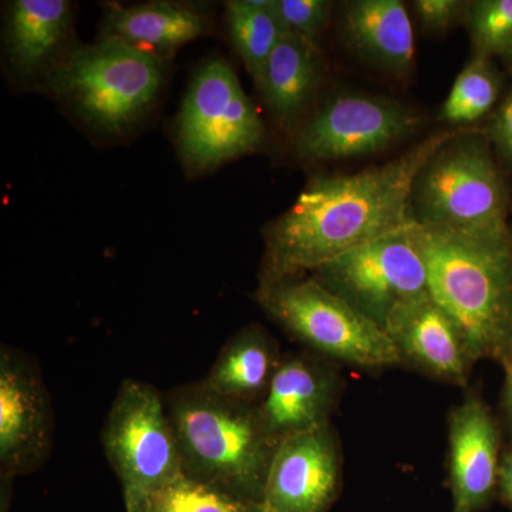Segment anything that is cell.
I'll return each instance as SVG.
<instances>
[{"label": "cell", "instance_id": "obj_6", "mask_svg": "<svg viewBox=\"0 0 512 512\" xmlns=\"http://www.w3.org/2000/svg\"><path fill=\"white\" fill-rule=\"evenodd\" d=\"M163 76V60L103 37L73 50L50 74L49 86L90 126L121 133L150 109Z\"/></svg>", "mask_w": 512, "mask_h": 512}, {"label": "cell", "instance_id": "obj_2", "mask_svg": "<svg viewBox=\"0 0 512 512\" xmlns=\"http://www.w3.org/2000/svg\"><path fill=\"white\" fill-rule=\"evenodd\" d=\"M427 269L431 299L457 323L478 362L512 352V237L410 229Z\"/></svg>", "mask_w": 512, "mask_h": 512}, {"label": "cell", "instance_id": "obj_4", "mask_svg": "<svg viewBox=\"0 0 512 512\" xmlns=\"http://www.w3.org/2000/svg\"><path fill=\"white\" fill-rule=\"evenodd\" d=\"M412 207L421 227L484 238H510L508 197L487 143L453 137L414 181Z\"/></svg>", "mask_w": 512, "mask_h": 512}, {"label": "cell", "instance_id": "obj_19", "mask_svg": "<svg viewBox=\"0 0 512 512\" xmlns=\"http://www.w3.org/2000/svg\"><path fill=\"white\" fill-rule=\"evenodd\" d=\"M320 77L318 46L288 30L266 62L256 86L272 113L291 119L311 101Z\"/></svg>", "mask_w": 512, "mask_h": 512}, {"label": "cell", "instance_id": "obj_7", "mask_svg": "<svg viewBox=\"0 0 512 512\" xmlns=\"http://www.w3.org/2000/svg\"><path fill=\"white\" fill-rule=\"evenodd\" d=\"M101 443L119 478L127 512H140L154 494L184 474L164 394L147 382L121 383L104 421Z\"/></svg>", "mask_w": 512, "mask_h": 512}, {"label": "cell", "instance_id": "obj_8", "mask_svg": "<svg viewBox=\"0 0 512 512\" xmlns=\"http://www.w3.org/2000/svg\"><path fill=\"white\" fill-rule=\"evenodd\" d=\"M412 227L332 259L311 276L384 330L399 309L430 295Z\"/></svg>", "mask_w": 512, "mask_h": 512}, {"label": "cell", "instance_id": "obj_25", "mask_svg": "<svg viewBox=\"0 0 512 512\" xmlns=\"http://www.w3.org/2000/svg\"><path fill=\"white\" fill-rule=\"evenodd\" d=\"M278 18L293 35L318 46L328 25L332 3L325 0H272Z\"/></svg>", "mask_w": 512, "mask_h": 512}, {"label": "cell", "instance_id": "obj_1", "mask_svg": "<svg viewBox=\"0 0 512 512\" xmlns=\"http://www.w3.org/2000/svg\"><path fill=\"white\" fill-rule=\"evenodd\" d=\"M453 133H437L380 167L315 178L269 225L259 285L302 276L416 224L414 181Z\"/></svg>", "mask_w": 512, "mask_h": 512}, {"label": "cell", "instance_id": "obj_30", "mask_svg": "<svg viewBox=\"0 0 512 512\" xmlns=\"http://www.w3.org/2000/svg\"><path fill=\"white\" fill-rule=\"evenodd\" d=\"M13 480L0 478V512H10Z\"/></svg>", "mask_w": 512, "mask_h": 512}, {"label": "cell", "instance_id": "obj_3", "mask_svg": "<svg viewBox=\"0 0 512 512\" xmlns=\"http://www.w3.org/2000/svg\"><path fill=\"white\" fill-rule=\"evenodd\" d=\"M164 399L184 476L262 503L279 440L266 429L258 404L228 399L201 382L174 387Z\"/></svg>", "mask_w": 512, "mask_h": 512}, {"label": "cell", "instance_id": "obj_9", "mask_svg": "<svg viewBox=\"0 0 512 512\" xmlns=\"http://www.w3.org/2000/svg\"><path fill=\"white\" fill-rule=\"evenodd\" d=\"M265 128L237 74L222 60L202 64L192 77L178 116V143L197 170L254 150Z\"/></svg>", "mask_w": 512, "mask_h": 512}, {"label": "cell", "instance_id": "obj_29", "mask_svg": "<svg viewBox=\"0 0 512 512\" xmlns=\"http://www.w3.org/2000/svg\"><path fill=\"white\" fill-rule=\"evenodd\" d=\"M500 365L503 366L505 376L501 409H503L505 426L512 431V352L505 356Z\"/></svg>", "mask_w": 512, "mask_h": 512}, {"label": "cell", "instance_id": "obj_18", "mask_svg": "<svg viewBox=\"0 0 512 512\" xmlns=\"http://www.w3.org/2000/svg\"><path fill=\"white\" fill-rule=\"evenodd\" d=\"M205 30L204 19L187 6L151 2L138 6L111 5L104 18V37L119 40L163 60Z\"/></svg>", "mask_w": 512, "mask_h": 512}, {"label": "cell", "instance_id": "obj_11", "mask_svg": "<svg viewBox=\"0 0 512 512\" xmlns=\"http://www.w3.org/2000/svg\"><path fill=\"white\" fill-rule=\"evenodd\" d=\"M420 116L397 101L346 94L329 100L305 124L296 153L305 161L377 153L420 126Z\"/></svg>", "mask_w": 512, "mask_h": 512}, {"label": "cell", "instance_id": "obj_27", "mask_svg": "<svg viewBox=\"0 0 512 512\" xmlns=\"http://www.w3.org/2000/svg\"><path fill=\"white\" fill-rule=\"evenodd\" d=\"M490 138L505 163L512 165V90L494 114Z\"/></svg>", "mask_w": 512, "mask_h": 512}, {"label": "cell", "instance_id": "obj_28", "mask_svg": "<svg viewBox=\"0 0 512 512\" xmlns=\"http://www.w3.org/2000/svg\"><path fill=\"white\" fill-rule=\"evenodd\" d=\"M497 497L512 510V446L505 448L501 456Z\"/></svg>", "mask_w": 512, "mask_h": 512}, {"label": "cell", "instance_id": "obj_13", "mask_svg": "<svg viewBox=\"0 0 512 512\" xmlns=\"http://www.w3.org/2000/svg\"><path fill=\"white\" fill-rule=\"evenodd\" d=\"M447 429L451 512H483L497 497L500 421L480 393L467 387L464 399L448 413Z\"/></svg>", "mask_w": 512, "mask_h": 512}, {"label": "cell", "instance_id": "obj_22", "mask_svg": "<svg viewBox=\"0 0 512 512\" xmlns=\"http://www.w3.org/2000/svg\"><path fill=\"white\" fill-rule=\"evenodd\" d=\"M500 87V79L490 59L473 57L466 69L458 74L441 107L439 119L451 126L474 123L493 109Z\"/></svg>", "mask_w": 512, "mask_h": 512}, {"label": "cell", "instance_id": "obj_20", "mask_svg": "<svg viewBox=\"0 0 512 512\" xmlns=\"http://www.w3.org/2000/svg\"><path fill=\"white\" fill-rule=\"evenodd\" d=\"M72 20L66 0H16L10 5L6 47L18 72L32 74L63 45Z\"/></svg>", "mask_w": 512, "mask_h": 512}, {"label": "cell", "instance_id": "obj_24", "mask_svg": "<svg viewBox=\"0 0 512 512\" xmlns=\"http://www.w3.org/2000/svg\"><path fill=\"white\" fill-rule=\"evenodd\" d=\"M474 57L503 56L512 46V0H477L466 6Z\"/></svg>", "mask_w": 512, "mask_h": 512}, {"label": "cell", "instance_id": "obj_5", "mask_svg": "<svg viewBox=\"0 0 512 512\" xmlns=\"http://www.w3.org/2000/svg\"><path fill=\"white\" fill-rule=\"evenodd\" d=\"M255 299L292 339L336 365L369 372L400 366L389 335L312 276L259 285Z\"/></svg>", "mask_w": 512, "mask_h": 512}, {"label": "cell", "instance_id": "obj_12", "mask_svg": "<svg viewBox=\"0 0 512 512\" xmlns=\"http://www.w3.org/2000/svg\"><path fill=\"white\" fill-rule=\"evenodd\" d=\"M342 484V444L330 423L279 441L262 503L269 512H329Z\"/></svg>", "mask_w": 512, "mask_h": 512}, {"label": "cell", "instance_id": "obj_26", "mask_svg": "<svg viewBox=\"0 0 512 512\" xmlns=\"http://www.w3.org/2000/svg\"><path fill=\"white\" fill-rule=\"evenodd\" d=\"M414 9L424 29L443 32L457 22L466 6L458 0H417Z\"/></svg>", "mask_w": 512, "mask_h": 512}, {"label": "cell", "instance_id": "obj_23", "mask_svg": "<svg viewBox=\"0 0 512 512\" xmlns=\"http://www.w3.org/2000/svg\"><path fill=\"white\" fill-rule=\"evenodd\" d=\"M140 512H269L265 505L244 500L187 476L154 494Z\"/></svg>", "mask_w": 512, "mask_h": 512}, {"label": "cell", "instance_id": "obj_16", "mask_svg": "<svg viewBox=\"0 0 512 512\" xmlns=\"http://www.w3.org/2000/svg\"><path fill=\"white\" fill-rule=\"evenodd\" d=\"M345 33L367 62L396 76L414 66L412 20L399 0H356L345 6Z\"/></svg>", "mask_w": 512, "mask_h": 512}, {"label": "cell", "instance_id": "obj_21", "mask_svg": "<svg viewBox=\"0 0 512 512\" xmlns=\"http://www.w3.org/2000/svg\"><path fill=\"white\" fill-rule=\"evenodd\" d=\"M232 42L255 83L288 29L276 15L272 0H232L227 3Z\"/></svg>", "mask_w": 512, "mask_h": 512}, {"label": "cell", "instance_id": "obj_14", "mask_svg": "<svg viewBox=\"0 0 512 512\" xmlns=\"http://www.w3.org/2000/svg\"><path fill=\"white\" fill-rule=\"evenodd\" d=\"M345 390L339 365L315 353L282 356L268 393L258 404L266 429L281 441L330 424Z\"/></svg>", "mask_w": 512, "mask_h": 512}, {"label": "cell", "instance_id": "obj_31", "mask_svg": "<svg viewBox=\"0 0 512 512\" xmlns=\"http://www.w3.org/2000/svg\"><path fill=\"white\" fill-rule=\"evenodd\" d=\"M501 57H503L505 66H507V69L510 70V73L512 74V46Z\"/></svg>", "mask_w": 512, "mask_h": 512}, {"label": "cell", "instance_id": "obj_15", "mask_svg": "<svg viewBox=\"0 0 512 512\" xmlns=\"http://www.w3.org/2000/svg\"><path fill=\"white\" fill-rule=\"evenodd\" d=\"M384 330L397 350L400 366L467 389L477 357L463 330L430 295L399 309Z\"/></svg>", "mask_w": 512, "mask_h": 512}, {"label": "cell", "instance_id": "obj_17", "mask_svg": "<svg viewBox=\"0 0 512 512\" xmlns=\"http://www.w3.org/2000/svg\"><path fill=\"white\" fill-rule=\"evenodd\" d=\"M282 356L268 330L254 323L238 330L225 343L200 382L228 399L259 404L268 393Z\"/></svg>", "mask_w": 512, "mask_h": 512}, {"label": "cell", "instance_id": "obj_10", "mask_svg": "<svg viewBox=\"0 0 512 512\" xmlns=\"http://www.w3.org/2000/svg\"><path fill=\"white\" fill-rule=\"evenodd\" d=\"M55 414L36 359L9 345L0 348V478L40 470L53 451Z\"/></svg>", "mask_w": 512, "mask_h": 512}]
</instances>
